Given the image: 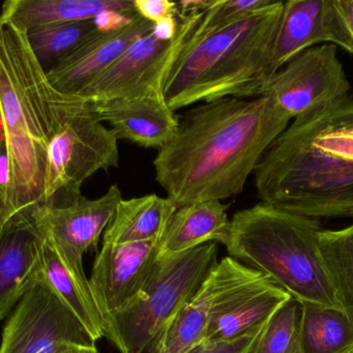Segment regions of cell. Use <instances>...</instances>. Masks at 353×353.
Wrapping results in <instances>:
<instances>
[{
    "instance_id": "6da1fadb",
    "label": "cell",
    "mask_w": 353,
    "mask_h": 353,
    "mask_svg": "<svg viewBox=\"0 0 353 353\" xmlns=\"http://www.w3.org/2000/svg\"><path fill=\"white\" fill-rule=\"evenodd\" d=\"M178 120L175 135L153 161L155 180L176 209L240 195L292 120L270 95L203 103Z\"/></svg>"
},
{
    "instance_id": "7a4b0ae2",
    "label": "cell",
    "mask_w": 353,
    "mask_h": 353,
    "mask_svg": "<svg viewBox=\"0 0 353 353\" xmlns=\"http://www.w3.org/2000/svg\"><path fill=\"white\" fill-rule=\"evenodd\" d=\"M261 202L310 219H353V97L292 120L254 171Z\"/></svg>"
},
{
    "instance_id": "3957f363",
    "label": "cell",
    "mask_w": 353,
    "mask_h": 353,
    "mask_svg": "<svg viewBox=\"0 0 353 353\" xmlns=\"http://www.w3.org/2000/svg\"><path fill=\"white\" fill-rule=\"evenodd\" d=\"M80 102L52 87L26 33L0 25V114L10 165L0 227L43 207L50 140Z\"/></svg>"
},
{
    "instance_id": "277c9868",
    "label": "cell",
    "mask_w": 353,
    "mask_h": 353,
    "mask_svg": "<svg viewBox=\"0 0 353 353\" xmlns=\"http://www.w3.org/2000/svg\"><path fill=\"white\" fill-rule=\"evenodd\" d=\"M284 1L208 30L194 29L165 87L172 111L225 97H263L275 76L273 55Z\"/></svg>"
},
{
    "instance_id": "5b68a950",
    "label": "cell",
    "mask_w": 353,
    "mask_h": 353,
    "mask_svg": "<svg viewBox=\"0 0 353 353\" xmlns=\"http://www.w3.org/2000/svg\"><path fill=\"white\" fill-rule=\"evenodd\" d=\"M321 229L317 220L261 202L234 213L224 246L301 305L344 310L321 255Z\"/></svg>"
},
{
    "instance_id": "8992f818",
    "label": "cell",
    "mask_w": 353,
    "mask_h": 353,
    "mask_svg": "<svg viewBox=\"0 0 353 353\" xmlns=\"http://www.w3.org/2000/svg\"><path fill=\"white\" fill-rule=\"evenodd\" d=\"M217 257L216 242L159 256L132 302L103 321V337L120 353L149 352L170 321L199 292L218 265Z\"/></svg>"
},
{
    "instance_id": "52a82bcc",
    "label": "cell",
    "mask_w": 353,
    "mask_h": 353,
    "mask_svg": "<svg viewBox=\"0 0 353 353\" xmlns=\"http://www.w3.org/2000/svg\"><path fill=\"white\" fill-rule=\"evenodd\" d=\"M118 141L90 104L81 99L50 140L43 207L70 204L82 196L81 188L89 178L119 167Z\"/></svg>"
},
{
    "instance_id": "ba28073f",
    "label": "cell",
    "mask_w": 353,
    "mask_h": 353,
    "mask_svg": "<svg viewBox=\"0 0 353 353\" xmlns=\"http://www.w3.org/2000/svg\"><path fill=\"white\" fill-rule=\"evenodd\" d=\"M203 12L178 15L179 30L172 41H161L151 32L141 37L74 97L89 104L137 97L165 99L170 73Z\"/></svg>"
},
{
    "instance_id": "9c48e42d",
    "label": "cell",
    "mask_w": 353,
    "mask_h": 353,
    "mask_svg": "<svg viewBox=\"0 0 353 353\" xmlns=\"http://www.w3.org/2000/svg\"><path fill=\"white\" fill-rule=\"evenodd\" d=\"M212 304L207 339L241 335L268 321L292 296L265 274L224 257L210 274Z\"/></svg>"
},
{
    "instance_id": "30bf717a",
    "label": "cell",
    "mask_w": 353,
    "mask_h": 353,
    "mask_svg": "<svg viewBox=\"0 0 353 353\" xmlns=\"http://www.w3.org/2000/svg\"><path fill=\"white\" fill-rule=\"evenodd\" d=\"M122 199L119 187L113 184L99 198L80 196L65 207H43L33 211V219L43 240L87 296L92 294L83 267V256L97 247Z\"/></svg>"
},
{
    "instance_id": "8fae6325",
    "label": "cell",
    "mask_w": 353,
    "mask_h": 353,
    "mask_svg": "<svg viewBox=\"0 0 353 353\" xmlns=\"http://www.w3.org/2000/svg\"><path fill=\"white\" fill-rule=\"evenodd\" d=\"M65 345L91 347L95 342L43 277L4 325L0 353H54Z\"/></svg>"
},
{
    "instance_id": "7c38bea8",
    "label": "cell",
    "mask_w": 353,
    "mask_h": 353,
    "mask_svg": "<svg viewBox=\"0 0 353 353\" xmlns=\"http://www.w3.org/2000/svg\"><path fill=\"white\" fill-rule=\"evenodd\" d=\"M352 89L337 46L311 47L284 64L270 81V95L292 120L325 109Z\"/></svg>"
},
{
    "instance_id": "4fadbf2b",
    "label": "cell",
    "mask_w": 353,
    "mask_h": 353,
    "mask_svg": "<svg viewBox=\"0 0 353 353\" xmlns=\"http://www.w3.org/2000/svg\"><path fill=\"white\" fill-rule=\"evenodd\" d=\"M161 240L103 245L89 286L103 321L123 310L140 292L159 258Z\"/></svg>"
},
{
    "instance_id": "5bb4252c",
    "label": "cell",
    "mask_w": 353,
    "mask_h": 353,
    "mask_svg": "<svg viewBox=\"0 0 353 353\" xmlns=\"http://www.w3.org/2000/svg\"><path fill=\"white\" fill-rule=\"evenodd\" d=\"M327 43L353 54V41L340 0H288L274 46L276 73L301 52Z\"/></svg>"
},
{
    "instance_id": "9a60e30c",
    "label": "cell",
    "mask_w": 353,
    "mask_h": 353,
    "mask_svg": "<svg viewBox=\"0 0 353 353\" xmlns=\"http://www.w3.org/2000/svg\"><path fill=\"white\" fill-rule=\"evenodd\" d=\"M43 238L31 213L0 227V321L43 279Z\"/></svg>"
},
{
    "instance_id": "2e32d148",
    "label": "cell",
    "mask_w": 353,
    "mask_h": 353,
    "mask_svg": "<svg viewBox=\"0 0 353 353\" xmlns=\"http://www.w3.org/2000/svg\"><path fill=\"white\" fill-rule=\"evenodd\" d=\"M152 28L153 23L137 15L130 24L118 30L97 29L48 70L50 84L63 95H77Z\"/></svg>"
},
{
    "instance_id": "e0dca14e",
    "label": "cell",
    "mask_w": 353,
    "mask_h": 353,
    "mask_svg": "<svg viewBox=\"0 0 353 353\" xmlns=\"http://www.w3.org/2000/svg\"><path fill=\"white\" fill-rule=\"evenodd\" d=\"M90 105L99 120L112 126L118 140L145 149H163L178 128V116L165 99L137 97Z\"/></svg>"
},
{
    "instance_id": "ac0fdd59",
    "label": "cell",
    "mask_w": 353,
    "mask_h": 353,
    "mask_svg": "<svg viewBox=\"0 0 353 353\" xmlns=\"http://www.w3.org/2000/svg\"><path fill=\"white\" fill-rule=\"evenodd\" d=\"M112 10L137 12L134 0H8L0 12V25L27 33L35 27L93 20Z\"/></svg>"
},
{
    "instance_id": "d6986e66",
    "label": "cell",
    "mask_w": 353,
    "mask_h": 353,
    "mask_svg": "<svg viewBox=\"0 0 353 353\" xmlns=\"http://www.w3.org/2000/svg\"><path fill=\"white\" fill-rule=\"evenodd\" d=\"M228 209L218 200L176 209L161 238L159 256L186 252L209 242L225 245L230 228Z\"/></svg>"
},
{
    "instance_id": "ffe728a7",
    "label": "cell",
    "mask_w": 353,
    "mask_h": 353,
    "mask_svg": "<svg viewBox=\"0 0 353 353\" xmlns=\"http://www.w3.org/2000/svg\"><path fill=\"white\" fill-rule=\"evenodd\" d=\"M176 211L171 199L157 194L122 199L103 232V244L123 245L161 240Z\"/></svg>"
},
{
    "instance_id": "44dd1931",
    "label": "cell",
    "mask_w": 353,
    "mask_h": 353,
    "mask_svg": "<svg viewBox=\"0 0 353 353\" xmlns=\"http://www.w3.org/2000/svg\"><path fill=\"white\" fill-rule=\"evenodd\" d=\"M300 353H353V317L343 309L302 305Z\"/></svg>"
},
{
    "instance_id": "7402d4cb",
    "label": "cell",
    "mask_w": 353,
    "mask_h": 353,
    "mask_svg": "<svg viewBox=\"0 0 353 353\" xmlns=\"http://www.w3.org/2000/svg\"><path fill=\"white\" fill-rule=\"evenodd\" d=\"M211 304L212 288L207 278L196 294L163 329L149 353H188L207 340Z\"/></svg>"
},
{
    "instance_id": "603a6c76",
    "label": "cell",
    "mask_w": 353,
    "mask_h": 353,
    "mask_svg": "<svg viewBox=\"0 0 353 353\" xmlns=\"http://www.w3.org/2000/svg\"><path fill=\"white\" fill-rule=\"evenodd\" d=\"M43 274L48 283L74 313L93 341L105 336L103 321L92 296H87L60 261L55 251L43 240Z\"/></svg>"
},
{
    "instance_id": "cb8c5ba5",
    "label": "cell",
    "mask_w": 353,
    "mask_h": 353,
    "mask_svg": "<svg viewBox=\"0 0 353 353\" xmlns=\"http://www.w3.org/2000/svg\"><path fill=\"white\" fill-rule=\"evenodd\" d=\"M319 246L344 310L353 317V224L343 229H321Z\"/></svg>"
},
{
    "instance_id": "d4e9b609",
    "label": "cell",
    "mask_w": 353,
    "mask_h": 353,
    "mask_svg": "<svg viewBox=\"0 0 353 353\" xmlns=\"http://www.w3.org/2000/svg\"><path fill=\"white\" fill-rule=\"evenodd\" d=\"M95 30L94 23L88 20L35 27L26 35L33 54L48 72Z\"/></svg>"
},
{
    "instance_id": "484cf974",
    "label": "cell",
    "mask_w": 353,
    "mask_h": 353,
    "mask_svg": "<svg viewBox=\"0 0 353 353\" xmlns=\"http://www.w3.org/2000/svg\"><path fill=\"white\" fill-rule=\"evenodd\" d=\"M302 305L290 298L268 321L250 353H300Z\"/></svg>"
},
{
    "instance_id": "4316f807",
    "label": "cell",
    "mask_w": 353,
    "mask_h": 353,
    "mask_svg": "<svg viewBox=\"0 0 353 353\" xmlns=\"http://www.w3.org/2000/svg\"><path fill=\"white\" fill-rule=\"evenodd\" d=\"M274 0H213L203 12L197 28L208 30L267 8Z\"/></svg>"
},
{
    "instance_id": "83f0119b",
    "label": "cell",
    "mask_w": 353,
    "mask_h": 353,
    "mask_svg": "<svg viewBox=\"0 0 353 353\" xmlns=\"http://www.w3.org/2000/svg\"><path fill=\"white\" fill-rule=\"evenodd\" d=\"M269 319L234 337L205 340L188 353H250L265 331Z\"/></svg>"
},
{
    "instance_id": "f1b7e54d",
    "label": "cell",
    "mask_w": 353,
    "mask_h": 353,
    "mask_svg": "<svg viewBox=\"0 0 353 353\" xmlns=\"http://www.w3.org/2000/svg\"><path fill=\"white\" fill-rule=\"evenodd\" d=\"M134 6L137 14L151 23L179 15L178 2L169 0H134Z\"/></svg>"
},
{
    "instance_id": "f546056e",
    "label": "cell",
    "mask_w": 353,
    "mask_h": 353,
    "mask_svg": "<svg viewBox=\"0 0 353 353\" xmlns=\"http://www.w3.org/2000/svg\"><path fill=\"white\" fill-rule=\"evenodd\" d=\"M137 15H138L137 12H121L107 10L99 12L92 21L97 30L109 32V31L118 30L128 26L132 22Z\"/></svg>"
},
{
    "instance_id": "4dcf8cb0",
    "label": "cell",
    "mask_w": 353,
    "mask_h": 353,
    "mask_svg": "<svg viewBox=\"0 0 353 353\" xmlns=\"http://www.w3.org/2000/svg\"><path fill=\"white\" fill-rule=\"evenodd\" d=\"M179 30L178 17L165 18L159 22L153 23V28L151 33L157 39L163 41H172L175 39Z\"/></svg>"
},
{
    "instance_id": "1f68e13d",
    "label": "cell",
    "mask_w": 353,
    "mask_h": 353,
    "mask_svg": "<svg viewBox=\"0 0 353 353\" xmlns=\"http://www.w3.org/2000/svg\"><path fill=\"white\" fill-rule=\"evenodd\" d=\"M213 0H182L178 2L179 15L205 12Z\"/></svg>"
},
{
    "instance_id": "d6a6232c",
    "label": "cell",
    "mask_w": 353,
    "mask_h": 353,
    "mask_svg": "<svg viewBox=\"0 0 353 353\" xmlns=\"http://www.w3.org/2000/svg\"><path fill=\"white\" fill-rule=\"evenodd\" d=\"M340 4L353 41V0H340Z\"/></svg>"
},
{
    "instance_id": "836d02e7",
    "label": "cell",
    "mask_w": 353,
    "mask_h": 353,
    "mask_svg": "<svg viewBox=\"0 0 353 353\" xmlns=\"http://www.w3.org/2000/svg\"><path fill=\"white\" fill-rule=\"evenodd\" d=\"M54 353H99L97 350V346H91V347H86V346L78 345H65L62 346L59 350H56Z\"/></svg>"
},
{
    "instance_id": "e575fe53",
    "label": "cell",
    "mask_w": 353,
    "mask_h": 353,
    "mask_svg": "<svg viewBox=\"0 0 353 353\" xmlns=\"http://www.w3.org/2000/svg\"><path fill=\"white\" fill-rule=\"evenodd\" d=\"M4 144V131L3 126H2V120H1V114H0V149H1L2 145Z\"/></svg>"
}]
</instances>
